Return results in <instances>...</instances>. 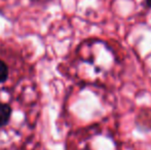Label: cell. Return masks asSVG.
Masks as SVG:
<instances>
[{
    "instance_id": "obj_3",
    "label": "cell",
    "mask_w": 151,
    "mask_h": 150,
    "mask_svg": "<svg viewBox=\"0 0 151 150\" xmlns=\"http://www.w3.org/2000/svg\"><path fill=\"white\" fill-rule=\"evenodd\" d=\"M145 5L148 8H151V0H145Z\"/></svg>"
},
{
    "instance_id": "obj_2",
    "label": "cell",
    "mask_w": 151,
    "mask_h": 150,
    "mask_svg": "<svg viewBox=\"0 0 151 150\" xmlns=\"http://www.w3.org/2000/svg\"><path fill=\"white\" fill-rule=\"evenodd\" d=\"M8 77V67L2 60H0V83L4 82Z\"/></svg>"
},
{
    "instance_id": "obj_1",
    "label": "cell",
    "mask_w": 151,
    "mask_h": 150,
    "mask_svg": "<svg viewBox=\"0 0 151 150\" xmlns=\"http://www.w3.org/2000/svg\"><path fill=\"white\" fill-rule=\"evenodd\" d=\"M12 107L9 105L0 102V128L8 123L10 116H12Z\"/></svg>"
}]
</instances>
